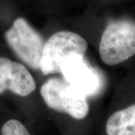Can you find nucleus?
Wrapping results in <instances>:
<instances>
[{
	"label": "nucleus",
	"mask_w": 135,
	"mask_h": 135,
	"mask_svg": "<svg viewBox=\"0 0 135 135\" xmlns=\"http://www.w3.org/2000/svg\"><path fill=\"white\" fill-rule=\"evenodd\" d=\"M107 135H135V104L113 113L106 124Z\"/></svg>",
	"instance_id": "obj_7"
},
{
	"label": "nucleus",
	"mask_w": 135,
	"mask_h": 135,
	"mask_svg": "<svg viewBox=\"0 0 135 135\" xmlns=\"http://www.w3.org/2000/svg\"><path fill=\"white\" fill-rule=\"evenodd\" d=\"M36 89L35 79L21 63L0 57V95L10 90L20 97H26Z\"/></svg>",
	"instance_id": "obj_6"
},
{
	"label": "nucleus",
	"mask_w": 135,
	"mask_h": 135,
	"mask_svg": "<svg viewBox=\"0 0 135 135\" xmlns=\"http://www.w3.org/2000/svg\"><path fill=\"white\" fill-rule=\"evenodd\" d=\"M0 135H31L26 127L20 121L11 119L1 128Z\"/></svg>",
	"instance_id": "obj_8"
},
{
	"label": "nucleus",
	"mask_w": 135,
	"mask_h": 135,
	"mask_svg": "<svg viewBox=\"0 0 135 135\" xmlns=\"http://www.w3.org/2000/svg\"><path fill=\"white\" fill-rule=\"evenodd\" d=\"M11 49L34 70H40L45 42L43 37L23 17L16 19L5 34Z\"/></svg>",
	"instance_id": "obj_3"
},
{
	"label": "nucleus",
	"mask_w": 135,
	"mask_h": 135,
	"mask_svg": "<svg viewBox=\"0 0 135 135\" xmlns=\"http://www.w3.org/2000/svg\"><path fill=\"white\" fill-rule=\"evenodd\" d=\"M88 48L86 40L80 35L61 31L52 35L45 42L40 70L44 75L60 73V64L71 53L85 55Z\"/></svg>",
	"instance_id": "obj_4"
},
{
	"label": "nucleus",
	"mask_w": 135,
	"mask_h": 135,
	"mask_svg": "<svg viewBox=\"0 0 135 135\" xmlns=\"http://www.w3.org/2000/svg\"><path fill=\"white\" fill-rule=\"evenodd\" d=\"M60 73L69 84L86 97L95 95L103 85L101 74L79 53H71L63 59Z\"/></svg>",
	"instance_id": "obj_5"
},
{
	"label": "nucleus",
	"mask_w": 135,
	"mask_h": 135,
	"mask_svg": "<svg viewBox=\"0 0 135 135\" xmlns=\"http://www.w3.org/2000/svg\"><path fill=\"white\" fill-rule=\"evenodd\" d=\"M99 54L103 62L113 66L135 55V22L129 19L112 20L101 36Z\"/></svg>",
	"instance_id": "obj_1"
},
{
	"label": "nucleus",
	"mask_w": 135,
	"mask_h": 135,
	"mask_svg": "<svg viewBox=\"0 0 135 135\" xmlns=\"http://www.w3.org/2000/svg\"><path fill=\"white\" fill-rule=\"evenodd\" d=\"M40 91L47 106L54 110L67 113L76 119H83L89 113L87 97L63 77L50 78L41 86Z\"/></svg>",
	"instance_id": "obj_2"
}]
</instances>
